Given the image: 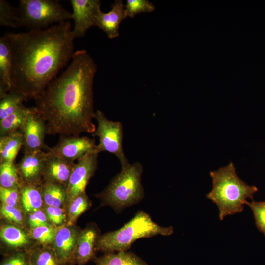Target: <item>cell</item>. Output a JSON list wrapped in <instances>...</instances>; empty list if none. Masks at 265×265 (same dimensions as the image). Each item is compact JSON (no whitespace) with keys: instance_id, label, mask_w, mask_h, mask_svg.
I'll return each instance as SVG.
<instances>
[{"instance_id":"1","label":"cell","mask_w":265,"mask_h":265,"mask_svg":"<svg viewBox=\"0 0 265 265\" xmlns=\"http://www.w3.org/2000/svg\"><path fill=\"white\" fill-rule=\"evenodd\" d=\"M97 70L87 51L77 50L66 70L34 99L48 134L78 136L95 131L93 87Z\"/></svg>"},{"instance_id":"2","label":"cell","mask_w":265,"mask_h":265,"mask_svg":"<svg viewBox=\"0 0 265 265\" xmlns=\"http://www.w3.org/2000/svg\"><path fill=\"white\" fill-rule=\"evenodd\" d=\"M3 36L12 56L10 91L21 94L26 100L36 98L74 53L75 38L69 21L45 29L8 32Z\"/></svg>"},{"instance_id":"3","label":"cell","mask_w":265,"mask_h":265,"mask_svg":"<svg viewBox=\"0 0 265 265\" xmlns=\"http://www.w3.org/2000/svg\"><path fill=\"white\" fill-rule=\"evenodd\" d=\"M209 174L212 188L206 197L217 206L220 220L242 212L247 199H253L258 191L255 186L248 185L238 176L232 162Z\"/></svg>"},{"instance_id":"4","label":"cell","mask_w":265,"mask_h":265,"mask_svg":"<svg viewBox=\"0 0 265 265\" xmlns=\"http://www.w3.org/2000/svg\"><path fill=\"white\" fill-rule=\"evenodd\" d=\"M173 233V227L161 226L148 213L139 211L120 228L100 236L96 244L97 250L105 253L127 251L138 239L158 235L169 236Z\"/></svg>"},{"instance_id":"5","label":"cell","mask_w":265,"mask_h":265,"mask_svg":"<svg viewBox=\"0 0 265 265\" xmlns=\"http://www.w3.org/2000/svg\"><path fill=\"white\" fill-rule=\"evenodd\" d=\"M143 172V166L138 162L121 167L106 188L96 195L101 200L102 206H110L118 212L139 203L144 197Z\"/></svg>"},{"instance_id":"6","label":"cell","mask_w":265,"mask_h":265,"mask_svg":"<svg viewBox=\"0 0 265 265\" xmlns=\"http://www.w3.org/2000/svg\"><path fill=\"white\" fill-rule=\"evenodd\" d=\"M18 9V26L30 30L45 29L54 24L72 19L59 0H20Z\"/></svg>"},{"instance_id":"7","label":"cell","mask_w":265,"mask_h":265,"mask_svg":"<svg viewBox=\"0 0 265 265\" xmlns=\"http://www.w3.org/2000/svg\"><path fill=\"white\" fill-rule=\"evenodd\" d=\"M94 118L97 120V127L92 134L99 137L96 146L97 153L108 152L118 159L121 167L129 164L123 148V128L121 122L108 119L100 110H97Z\"/></svg>"},{"instance_id":"8","label":"cell","mask_w":265,"mask_h":265,"mask_svg":"<svg viewBox=\"0 0 265 265\" xmlns=\"http://www.w3.org/2000/svg\"><path fill=\"white\" fill-rule=\"evenodd\" d=\"M96 146L95 139L87 137L61 136L58 143L49 148L47 153L50 156L74 162L88 153L96 152Z\"/></svg>"},{"instance_id":"9","label":"cell","mask_w":265,"mask_h":265,"mask_svg":"<svg viewBox=\"0 0 265 265\" xmlns=\"http://www.w3.org/2000/svg\"><path fill=\"white\" fill-rule=\"evenodd\" d=\"M98 153L87 154L75 163L67 186L68 201L84 192L98 166Z\"/></svg>"},{"instance_id":"10","label":"cell","mask_w":265,"mask_h":265,"mask_svg":"<svg viewBox=\"0 0 265 265\" xmlns=\"http://www.w3.org/2000/svg\"><path fill=\"white\" fill-rule=\"evenodd\" d=\"M74 26L72 33L74 38H82L87 30L96 25L97 16L101 11L99 0H70Z\"/></svg>"},{"instance_id":"11","label":"cell","mask_w":265,"mask_h":265,"mask_svg":"<svg viewBox=\"0 0 265 265\" xmlns=\"http://www.w3.org/2000/svg\"><path fill=\"white\" fill-rule=\"evenodd\" d=\"M48 158L47 152L43 150L24 151L22 158L16 165L21 181L27 184L40 185Z\"/></svg>"},{"instance_id":"12","label":"cell","mask_w":265,"mask_h":265,"mask_svg":"<svg viewBox=\"0 0 265 265\" xmlns=\"http://www.w3.org/2000/svg\"><path fill=\"white\" fill-rule=\"evenodd\" d=\"M20 131L23 137L24 151H48L50 147L44 142L47 125L37 109L27 116Z\"/></svg>"},{"instance_id":"13","label":"cell","mask_w":265,"mask_h":265,"mask_svg":"<svg viewBox=\"0 0 265 265\" xmlns=\"http://www.w3.org/2000/svg\"><path fill=\"white\" fill-rule=\"evenodd\" d=\"M80 232L73 225L57 228L52 247L63 265L71 263Z\"/></svg>"},{"instance_id":"14","label":"cell","mask_w":265,"mask_h":265,"mask_svg":"<svg viewBox=\"0 0 265 265\" xmlns=\"http://www.w3.org/2000/svg\"><path fill=\"white\" fill-rule=\"evenodd\" d=\"M98 235V230L94 225H89L80 232L71 263L84 265L95 259Z\"/></svg>"},{"instance_id":"15","label":"cell","mask_w":265,"mask_h":265,"mask_svg":"<svg viewBox=\"0 0 265 265\" xmlns=\"http://www.w3.org/2000/svg\"><path fill=\"white\" fill-rule=\"evenodd\" d=\"M111 7L107 13L101 10L99 12L96 26L106 33L109 38L113 39L119 36V26L127 15L122 0H115Z\"/></svg>"},{"instance_id":"16","label":"cell","mask_w":265,"mask_h":265,"mask_svg":"<svg viewBox=\"0 0 265 265\" xmlns=\"http://www.w3.org/2000/svg\"><path fill=\"white\" fill-rule=\"evenodd\" d=\"M75 164L74 162L49 155L43 174V180L61 184L67 188Z\"/></svg>"},{"instance_id":"17","label":"cell","mask_w":265,"mask_h":265,"mask_svg":"<svg viewBox=\"0 0 265 265\" xmlns=\"http://www.w3.org/2000/svg\"><path fill=\"white\" fill-rule=\"evenodd\" d=\"M12 56L5 38L0 37V97L10 91Z\"/></svg>"},{"instance_id":"18","label":"cell","mask_w":265,"mask_h":265,"mask_svg":"<svg viewBox=\"0 0 265 265\" xmlns=\"http://www.w3.org/2000/svg\"><path fill=\"white\" fill-rule=\"evenodd\" d=\"M40 187L46 206L62 207L68 201L67 188L63 185L43 180Z\"/></svg>"},{"instance_id":"19","label":"cell","mask_w":265,"mask_h":265,"mask_svg":"<svg viewBox=\"0 0 265 265\" xmlns=\"http://www.w3.org/2000/svg\"><path fill=\"white\" fill-rule=\"evenodd\" d=\"M23 145V137L20 131L0 136V163L14 162Z\"/></svg>"},{"instance_id":"20","label":"cell","mask_w":265,"mask_h":265,"mask_svg":"<svg viewBox=\"0 0 265 265\" xmlns=\"http://www.w3.org/2000/svg\"><path fill=\"white\" fill-rule=\"evenodd\" d=\"M36 110L35 107L21 105L15 112L0 120V136L20 131L27 116Z\"/></svg>"},{"instance_id":"21","label":"cell","mask_w":265,"mask_h":265,"mask_svg":"<svg viewBox=\"0 0 265 265\" xmlns=\"http://www.w3.org/2000/svg\"><path fill=\"white\" fill-rule=\"evenodd\" d=\"M19 191L20 202L26 212L29 213L41 208L44 202L40 186L21 181Z\"/></svg>"},{"instance_id":"22","label":"cell","mask_w":265,"mask_h":265,"mask_svg":"<svg viewBox=\"0 0 265 265\" xmlns=\"http://www.w3.org/2000/svg\"><path fill=\"white\" fill-rule=\"evenodd\" d=\"M94 262L95 265H148L137 255L127 251L105 253L95 257Z\"/></svg>"},{"instance_id":"23","label":"cell","mask_w":265,"mask_h":265,"mask_svg":"<svg viewBox=\"0 0 265 265\" xmlns=\"http://www.w3.org/2000/svg\"><path fill=\"white\" fill-rule=\"evenodd\" d=\"M0 237L5 244L12 249L24 247L30 242L27 235L20 228L12 224L1 226Z\"/></svg>"},{"instance_id":"24","label":"cell","mask_w":265,"mask_h":265,"mask_svg":"<svg viewBox=\"0 0 265 265\" xmlns=\"http://www.w3.org/2000/svg\"><path fill=\"white\" fill-rule=\"evenodd\" d=\"M67 212V223L68 226H72L78 218L84 212L91 206V202L85 192L73 198L69 201Z\"/></svg>"},{"instance_id":"25","label":"cell","mask_w":265,"mask_h":265,"mask_svg":"<svg viewBox=\"0 0 265 265\" xmlns=\"http://www.w3.org/2000/svg\"><path fill=\"white\" fill-rule=\"evenodd\" d=\"M21 181L14 162L0 163V185L6 188L19 189Z\"/></svg>"},{"instance_id":"26","label":"cell","mask_w":265,"mask_h":265,"mask_svg":"<svg viewBox=\"0 0 265 265\" xmlns=\"http://www.w3.org/2000/svg\"><path fill=\"white\" fill-rule=\"evenodd\" d=\"M29 252L31 265H63L52 247L43 246Z\"/></svg>"},{"instance_id":"27","label":"cell","mask_w":265,"mask_h":265,"mask_svg":"<svg viewBox=\"0 0 265 265\" xmlns=\"http://www.w3.org/2000/svg\"><path fill=\"white\" fill-rule=\"evenodd\" d=\"M25 100L22 94L11 91L0 97V120L15 112Z\"/></svg>"},{"instance_id":"28","label":"cell","mask_w":265,"mask_h":265,"mask_svg":"<svg viewBox=\"0 0 265 265\" xmlns=\"http://www.w3.org/2000/svg\"><path fill=\"white\" fill-rule=\"evenodd\" d=\"M18 9L5 0H0V25L2 26L18 27Z\"/></svg>"},{"instance_id":"29","label":"cell","mask_w":265,"mask_h":265,"mask_svg":"<svg viewBox=\"0 0 265 265\" xmlns=\"http://www.w3.org/2000/svg\"><path fill=\"white\" fill-rule=\"evenodd\" d=\"M56 228L52 224L43 225L30 230L31 237L43 246L51 244L56 235Z\"/></svg>"},{"instance_id":"30","label":"cell","mask_w":265,"mask_h":265,"mask_svg":"<svg viewBox=\"0 0 265 265\" xmlns=\"http://www.w3.org/2000/svg\"><path fill=\"white\" fill-rule=\"evenodd\" d=\"M125 9L127 17L133 18L138 14L153 11L155 6L146 0H127Z\"/></svg>"},{"instance_id":"31","label":"cell","mask_w":265,"mask_h":265,"mask_svg":"<svg viewBox=\"0 0 265 265\" xmlns=\"http://www.w3.org/2000/svg\"><path fill=\"white\" fill-rule=\"evenodd\" d=\"M248 205L252 211L255 223L257 229L265 236V201H256L253 199Z\"/></svg>"},{"instance_id":"32","label":"cell","mask_w":265,"mask_h":265,"mask_svg":"<svg viewBox=\"0 0 265 265\" xmlns=\"http://www.w3.org/2000/svg\"><path fill=\"white\" fill-rule=\"evenodd\" d=\"M0 265H31L30 252L19 250L10 253Z\"/></svg>"},{"instance_id":"33","label":"cell","mask_w":265,"mask_h":265,"mask_svg":"<svg viewBox=\"0 0 265 265\" xmlns=\"http://www.w3.org/2000/svg\"><path fill=\"white\" fill-rule=\"evenodd\" d=\"M0 199L2 204L17 207L20 201L19 188H6L0 186Z\"/></svg>"},{"instance_id":"34","label":"cell","mask_w":265,"mask_h":265,"mask_svg":"<svg viewBox=\"0 0 265 265\" xmlns=\"http://www.w3.org/2000/svg\"><path fill=\"white\" fill-rule=\"evenodd\" d=\"M1 216L6 220L18 225L24 224L23 215L19 209L2 204L0 207Z\"/></svg>"},{"instance_id":"35","label":"cell","mask_w":265,"mask_h":265,"mask_svg":"<svg viewBox=\"0 0 265 265\" xmlns=\"http://www.w3.org/2000/svg\"><path fill=\"white\" fill-rule=\"evenodd\" d=\"M44 211L49 220L53 224L61 225L67 220V213L62 207L46 205Z\"/></svg>"},{"instance_id":"36","label":"cell","mask_w":265,"mask_h":265,"mask_svg":"<svg viewBox=\"0 0 265 265\" xmlns=\"http://www.w3.org/2000/svg\"><path fill=\"white\" fill-rule=\"evenodd\" d=\"M27 221L31 228L51 224L44 210L41 209L29 213Z\"/></svg>"}]
</instances>
